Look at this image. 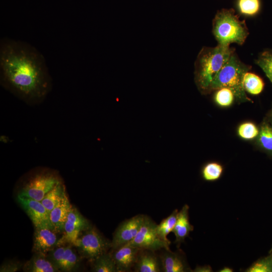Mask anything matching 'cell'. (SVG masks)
I'll return each instance as SVG.
<instances>
[{
	"instance_id": "1",
	"label": "cell",
	"mask_w": 272,
	"mask_h": 272,
	"mask_svg": "<svg viewBox=\"0 0 272 272\" xmlns=\"http://www.w3.org/2000/svg\"><path fill=\"white\" fill-rule=\"evenodd\" d=\"M0 83L29 105L42 103L52 87L43 55L29 43L8 38L0 42Z\"/></svg>"
},
{
	"instance_id": "2",
	"label": "cell",
	"mask_w": 272,
	"mask_h": 272,
	"mask_svg": "<svg viewBox=\"0 0 272 272\" xmlns=\"http://www.w3.org/2000/svg\"><path fill=\"white\" fill-rule=\"evenodd\" d=\"M234 52L228 45L204 47L195 62L194 81L201 93L210 92L211 85L219 71Z\"/></svg>"
},
{
	"instance_id": "3",
	"label": "cell",
	"mask_w": 272,
	"mask_h": 272,
	"mask_svg": "<svg viewBox=\"0 0 272 272\" xmlns=\"http://www.w3.org/2000/svg\"><path fill=\"white\" fill-rule=\"evenodd\" d=\"M249 70L250 66L242 62L234 52L214 79L210 92L227 87L232 91L239 103L251 101L243 87L244 75Z\"/></svg>"
},
{
	"instance_id": "4",
	"label": "cell",
	"mask_w": 272,
	"mask_h": 272,
	"mask_svg": "<svg viewBox=\"0 0 272 272\" xmlns=\"http://www.w3.org/2000/svg\"><path fill=\"white\" fill-rule=\"evenodd\" d=\"M213 32L218 44L228 46L233 43L242 45L248 35L244 21L240 20L231 9L217 12L213 20Z\"/></svg>"
},
{
	"instance_id": "5",
	"label": "cell",
	"mask_w": 272,
	"mask_h": 272,
	"mask_svg": "<svg viewBox=\"0 0 272 272\" xmlns=\"http://www.w3.org/2000/svg\"><path fill=\"white\" fill-rule=\"evenodd\" d=\"M61 181L55 172H37L27 180L18 195L41 201L46 194Z\"/></svg>"
},
{
	"instance_id": "6",
	"label": "cell",
	"mask_w": 272,
	"mask_h": 272,
	"mask_svg": "<svg viewBox=\"0 0 272 272\" xmlns=\"http://www.w3.org/2000/svg\"><path fill=\"white\" fill-rule=\"evenodd\" d=\"M79 253L92 262L100 255L106 253L111 242L106 240L94 227L90 226L79 236L73 244Z\"/></svg>"
},
{
	"instance_id": "7",
	"label": "cell",
	"mask_w": 272,
	"mask_h": 272,
	"mask_svg": "<svg viewBox=\"0 0 272 272\" xmlns=\"http://www.w3.org/2000/svg\"><path fill=\"white\" fill-rule=\"evenodd\" d=\"M157 225L150 218L145 217L144 221L130 245L141 250L155 251L161 249L170 250V242L162 239L157 232Z\"/></svg>"
},
{
	"instance_id": "8",
	"label": "cell",
	"mask_w": 272,
	"mask_h": 272,
	"mask_svg": "<svg viewBox=\"0 0 272 272\" xmlns=\"http://www.w3.org/2000/svg\"><path fill=\"white\" fill-rule=\"evenodd\" d=\"M89 222L72 206L64 227L63 234L58 239L57 246L73 245L81 234L90 227Z\"/></svg>"
},
{
	"instance_id": "9",
	"label": "cell",
	"mask_w": 272,
	"mask_h": 272,
	"mask_svg": "<svg viewBox=\"0 0 272 272\" xmlns=\"http://www.w3.org/2000/svg\"><path fill=\"white\" fill-rule=\"evenodd\" d=\"M17 200L31 220L35 228H47L53 231L49 212L41 201L19 195Z\"/></svg>"
},
{
	"instance_id": "10",
	"label": "cell",
	"mask_w": 272,
	"mask_h": 272,
	"mask_svg": "<svg viewBox=\"0 0 272 272\" xmlns=\"http://www.w3.org/2000/svg\"><path fill=\"white\" fill-rule=\"evenodd\" d=\"M145 217L138 215L120 223L113 234L111 247L115 249L131 242L140 229Z\"/></svg>"
},
{
	"instance_id": "11",
	"label": "cell",
	"mask_w": 272,
	"mask_h": 272,
	"mask_svg": "<svg viewBox=\"0 0 272 272\" xmlns=\"http://www.w3.org/2000/svg\"><path fill=\"white\" fill-rule=\"evenodd\" d=\"M49 260L59 271H72L79 265L80 258L70 246H60L48 252Z\"/></svg>"
},
{
	"instance_id": "12",
	"label": "cell",
	"mask_w": 272,
	"mask_h": 272,
	"mask_svg": "<svg viewBox=\"0 0 272 272\" xmlns=\"http://www.w3.org/2000/svg\"><path fill=\"white\" fill-rule=\"evenodd\" d=\"M111 254L118 271H129L134 266L141 249L129 243L113 249Z\"/></svg>"
},
{
	"instance_id": "13",
	"label": "cell",
	"mask_w": 272,
	"mask_h": 272,
	"mask_svg": "<svg viewBox=\"0 0 272 272\" xmlns=\"http://www.w3.org/2000/svg\"><path fill=\"white\" fill-rule=\"evenodd\" d=\"M32 250L46 254L57 246L56 232L47 228H35Z\"/></svg>"
},
{
	"instance_id": "14",
	"label": "cell",
	"mask_w": 272,
	"mask_h": 272,
	"mask_svg": "<svg viewBox=\"0 0 272 272\" xmlns=\"http://www.w3.org/2000/svg\"><path fill=\"white\" fill-rule=\"evenodd\" d=\"M161 270L164 272L191 271L183 256L179 253L166 250L160 256Z\"/></svg>"
},
{
	"instance_id": "15",
	"label": "cell",
	"mask_w": 272,
	"mask_h": 272,
	"mask_svg": "<svg viewBox=\"0 0 272 272\" xmlns=\"http://www.w3.org/2000/svg\"><path fill=\"white\" fill-rule=\"evenodd\" d=\"M189 206L184 205L178 212L175 227L172 231L175 236V243L179 247L193 230V226L190 224L189 220Z\"/></svg>"
},
{
	"instance_id": "16",
	"label": "cell",
	"mask_w": 272,
	"mask_h": 272,
	"mask_svg": "<svg viewBox=\"0 0 272 272\" xmlns=\"http://www.w3.org/2000/svg\"><path fill=\"white\" fill-rule=\"evenodd\" d=\"M72 207L66 194L49 213L50 220L55 232H63L64 224Z\"/></svg>"
},
{
	"instance_id": "17",
	"label": "cell",
	"mask_w": 272,
	"mask_h": 272,
	"mask_svg": "<svg viewBox=\"0 0 272 272\" xmlns=\"http://www.w3.org/2000/svg\"><path fill=\"white\" fill-rule=\"evenodd\" d=\"M23 269L27 272H55L58 269L49 260L46 254L34 252L32 257L25 262Z\"/></svg>"
},
{
	"instance_id": "18",
	"label": "cell",
	"mask_w": 272,
	"mask_h": 272,
	"mask_svg": "<svg viewBox=\"0 0 272 272\" xmlns=\"http://www.w3.org/2000/svg\"><path fill=\"white\" fill-rule=\"evenodd\" d=\"M141 251V250H140ZM139 254L137 262L134 265L135 271L137 272H159L162 271L160 258L154 251L142 250Z\"/></svg>"
},
{
	"instance_id": "19",
	"label": "cell",
	"mask_w": 272,
	"mask_h": 272,
	"mask_svg": "<svg viewBox=\"0 0 272 272\" xmlns=\"http://www.w3.org/2000/svg\"><path fill=\"white\" fill-rule=\"evenodd\" d=\"M259 132L254 140L256 147L272 157V125L263 120L260 124Z\"/></svg>"
},
{
	"instance_id": "20",
	"label": "cell",
	"mask_w": 272,
	"mask_h": 272,
	"mask_svg": "<svg viewBox=\"0 0 272 272\" xmlns=\"http://www.w3.org/2000/svg\"><path fill=\"white\" fill-rule=\"evenodd\" d=\"M66 194L64 185L61 181L46 194L41 202L50 213Z\"/></svg>"
},
{
	"instance_id": "21",
	"label": "cell",
	"mask_w": 272,
	"mask_h": 272,
	"mask_svg": "<svg viewBox=\"0 0 272 272\" xmlns=\"http://www.w3.org/2000/svg\"><path fill=\"white\" fill-rule=\"evenodd\" d=\"M92 270L95 272H118V270L111 254L105 253L93 261Z\"/></svg>"
},
{
	"instance_id": "22",
	"label": "cell",
	"mask_w": 272,
	"mask_h": 272,
	"mask_svg": "<svg viewBox=\"0 0 272 272\" xmlns=\"http://www.w3.org/2000/svg\"><path fill=\"white\" fill-rule=\"evenodd\" d=\"M262 80L254 73L247 72L243 79V87L245 92L257 95L262 91L264 88Z\"/></svg>"
},
{
	"instance_id": "23",
	"label": "cell",
	"mask_w": 272,
	"mask_h": 272,
	"mask_svg": "<svg viewBox=\"0 0 272 272\" xmlns=\"http://www.w3.org/2000/svg\"><path fill=\"white\" fill-rule=\"evenodd\" d=\"M178 211L177 209L167 218L163 219L157 226V232L159 237L163 240L170 242L167 238V235L172 232L176 223Z\"/></svg>"
},
{
	"instance_id": "24",
	"label": "cell",
	"mask_w": 272,
	"mask_h": 272,
	"mask_svg": "<svg viewBox=\"0 0 272 272\" xmlns=\"http://www.w3.org/2000/svg\"><path fill=\"white\" fill-rule=\"evenodd\" d=\"M223 167L218 162H211L206 164L201 169L202 178L207 181L213 182L219 179L223 173Z\"/></svg>"
},
{
	"instance_id": "25",
	"label": "cell",
	"mask_w": 272,
	"mask_h": 272,
	"mask_svg": "<svg viewBox=\"0 0 272 272\" xmlns=\"http://www.w3.org/2000/svg\"><path fill=\"white\" fill-rule=\"evenodd\" d=\"M259 132V126L251 121L241 123L237 129L238 137L245 141H254L258 135Z\"/></svg>"
},
{
	"instance_id": "26",
	"label": "cell",
	"mask_w": 272,
	"mask_h": 272,
	"mask_svg": "<svg viewBox=\"0 0 272 272\" xmlns=\"http://www.w3.org/2000/svg\"><path fill=\"white\" fill-rule=\"evenodd\" d=\"M214 100L216 104L221 107L230 106L235 100L232 91L227 87H222L216 90Z\"/></svg>"
},
{
	"instance_id": "27",
	"label": "cell",
	"mask_w": 272,
	"mask_h": 272,
	"mask_svg": "<svg viewBox=\"0 0 272 272\" xmlns=\"http://www.w3.org/2000/svg\"><path fill=\"white\" fill-rule=\"evenodd\" d=\"M236 7L239 13L244 16H252L259 11V0H237Z\"/></svg>"
},
{
	"instance_id": "28",
	"label": "cell",
	"mask_w": 272,
	"mask_h": 272,
	"mask_svg": "<svg viewBox=\"0 0 272 272\" xmlns=\"http://www.w3.org/2000/svg\"><path fill=\"white\" fill-rule=\"evenodd\" d=\"M272 83V50L263 51L256 61Z\"/></svg>"
},
{
	"instance_id": "29",
	"label": "cell",
	"mask_w": 272,
	"mask_h": 272,
	"mask_svg": "<svg viewBox=\"0 0 272 272\" xmlns=\"http://www.w3.org/2000/svg\"><path fill=\"white\" fill-rule=\"evenodd\" d=\"M246 272H272V262L269 256L253 262Z\"/></svg>"
},
{
	"instance_id": "30",
	"label": "cell",
	"mask_w": 272,
	"mask_h": 272,
	"mask_svg": "<svg viewBox=\"0 0 272 272\" xmlns=\"http://www.w3.org/2000/svg\"><path fill=\"white\" fill-rule=\"evenodd\" d=\"M23 266L19 261H9L4 262L0 267L1 272H15Z\"/></svg>"
},
{
	"instance_id": "31",
	"label": "cell",
	"mask_w": 272,
	"mask_h": 272,
	"mask_svg": "<svg viewBox=\"0 0 272 272\" xmlns=\"http://www.w3.org/2000/svg\"><path fill=\"white\" fill-rule=\"evenodd\" d=\"M212 269L210 265L197 266L193 270L194 272H211Z\"/></svg>"
},
{
	"instance_id": "32",
	"label": "cell",
	"mask_w": 272,
	"mask_h": 272,
	"mask_svg": "<svg viewBox=\"0 0 272 272\" xmlns=\"http://www.w3.org/2000/svg\"><path fill=\"white\" fill-rule=\"evenodd\" d=\"M263 120L272 125V108L267 112Z\"/></svg>"
},
{
	"instance_id": "33",
	"label": "cell",
	"mask_w": 272,
	"mask_h": 272,
	"mask_svg": "<svg viewBox=\"0 0 272 272\" xmlns=\"http://www.w3.org/2000/svg\"><path fill=\"white\" fill-rule=\"evenodd\" d=\"M233 271V269L230 267L225 266L222 269H221L219 271L220 272H232Z\"/></svg>"
},
{
	"instance_id": "34",
	"label": "cell",
	"mask_w": 272,
	"mask_h": 272,
	"mask_svg": "<svg viewBox=\"0 0 272 272\" xmlns=\"http://www.w3.org/2000/svg\"><path fill=\"white\" fill-rule=\"evenodd\" d=\"M269 253H270V254L269 255L271 260V262H272V250L270 251H269Z\"/></svg>"
},
{
	"instance_id": "35",
	"label": "cell",
	"mask_w": 272,
	"mask_h": 272,
	"mask_svg": "<svg viewBox=\"0 0 272 272\" xmlns=\"http://www.w3.org/2000/svg\"><path fill=\"white\" fill-rule=\"evenodd\" d=\"M271 250H272V247H271V249H270V251H271Z\"/></svg>"
}]
</instances>
